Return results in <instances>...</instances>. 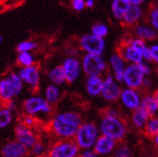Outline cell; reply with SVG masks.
<instances>
[{
  "instance_id": "obj_1",
  "label": "cell",
  "mask_w": 158,
  "mask_h": 157,
  "mask_svg": "<svg viewBox=\"0 0 158 157\" xmlns=\"http://www.w3.org/2000/svg\"><path fill=\"white\" fill-rule=\"evenodd\" d=\"M82 122L80 114L68 110L51 116L48 122V129L57 140H72Z\"/></svg>"
},
{
  "instance_id": "obj_2",
  "label": "cell",
  "mask_w": 158,
  "mask_h": 157,
  "mask_svg": "<svg viewBox=\"0 0 158 157\" xmlns=\"http://www.w3.org/2000/svg\"><path fill=\"white\" fill-rule=\"evenodd\" d=\"M98 125L100 135L112 138L116 142H121L127 134V125L120 117L109 118L101 116Z\"/></svg>"
},
{
  "instance_id": "obj_3",
  "label": "cell",
  "mask_w": 158,
  "mask_h": 157,
  "mask_svg": "<svg viewBox=\"0 0 158 157\" xmlns=\"http://www.w3.org/2000/svg\"><path fill=\"white\" fill-rule=\"evenodd\" d=\"M100 136L98 125L93 122H83L73 138L81 151L91 150Z\"/></svg>"
},
{
  "instance_id": "obj_4",
  "label": "cell",
  "mask_w": 158,
  "mask_h": 157,
  "mask_svg": "<svg viewBox=\"0 0 158 157\" xmlns=\"http://www.w3.org/2000/svg\"><path fill=\"white\" fill-rule=\"evenodd\" d=\"M22 109L25 115L35 117H49L53 113V106L46 99L40 96H33L26 98L22 103Z\"/></svg>"
},
{
  "instance_id": "obj_5",
  "label": "cell",
  "mask_w": 158,
  "mask_h": 157,
  "mask_svg": "<svg viewBox=\"0 0 158 157\" xmlns=\"http://www.w3.org/2000/svg\"><path fill=\"white\" fill-rule=\"evenodd\" d=\"M82 72L88 76H102L106 74L108 63L100 55L85 54L81 60Z\"/></svg>"
},
{
  "instance_id": "obj_6",
  "label": "cell",
  "mask_w": 158,
  "mask_h": 157,
  "mask_svg": "<svg viewBox=\"0 0 158 157\" xmlns=\"http://www.w3.org/2000/svg\"><path fill=\"white\" fill-rule=\"evenodd\" d=\"M81 150L74 140H57L47 151V154L52 157H79Z\"/></svg>"
},
{
  "instance_id": "obj_7",
  "label": "cell",
  "mask_w": 158,
  "mask_h": 157,
  "mask_svg": "<svg viewBox=\"0 0 158 157\" xmlns=\"http://www.w3.org/2000/svg\"><path fill=\"white\" fill-rule=\"evenodd\" d=\"M146 75L139 64H127L123 77V84L125 88L141 90Z\"/></svg>"
},
{
  "instance_id": "obj_8",
  "label": "cell",
  "mask_w": 158,
  "mask_h": 157,
  "mask_svg": "<svg viewBox=\"0 0 158 157\" xmlns=\"http://www.w3.org/2000/svg\"><path fill=\"white\" fill-rule=\"evenodd\" d=\"M79 45L86 54H94L100 56H102L106 48L104 39L94 36L92 33L82 36L79 41Z\"/></svg>"
},
{
  "instance_id": "obj_9",
  "label": "cell",
  "mask_w": 158,
  "mask_h": 157,
  "mask_svg": "<svg viewBox=\"0 0 158 157\" xmlns=\"http://www.w3.org/2000/svg\"><path fill=\"white\" fill-rule=\"evenodd\" d=\"M122 86L111 73H106L103 77V87L101 91V97L109 103H113L118 100L122 93Z\"/></svg>"
},
{
  "instance_id": "obj_10",
  "label": "cell",
  "mask_w": 158,
  "mask_h": 157,
  "mask_svg": "<svg viewBox=\"0 0 158 157\" xmlns=\"http://www.w3.org/2000/svg\"><path fill=\"white\" fill-rule=\"evenodd\" d=\"M142 98H143V95L140 90L124 87L122 90L118 101L125 110L133 112L141 106Z\"/></svg>"
},
{
  "instance_id": "obj_11",
  "label": "cell",
  "mask_w": 158,
  "mask_h": 157,
  "mask_svg": "<svg viewBox=\"0 0 158 157\" xmlns=\"http://www.w3.org/2000/svg\"><path fill=\"white\" fill-rule=\"evenodd\" d=\"M15 140L19 142L21 145H23L28 150H30L38 141L39 135L35 128L25 126L21 122H19L15 127Z\"/></svg>"
},
{
  "instance_id": "obj_12",
  "label": "cell",
  "mask_w": 158,
  "mask_h": 157,
  "mask_svg": "<svg viewBox=\"0 0 158 157\" xmlns=\"http://www.w3.org/2000/svg\"><path fill=\"white\" fill-rule=\"evenodd\" d=\"M62 68L65 72L67 83L73 84L78 80L82 72L81 61H79L76 57H68L62 63Z\"/></svg>"
},
{
  "instance_id": "obj_13",
  "label": "cell",
  "mask_w": 158,
  "mask_h": 157,
  "mask_svg": "<svg viewBox=\"0 0 158 157\" xmlns=\"http://www.w3.org/2000/svg\"><path fill=\"white\" fill-rule=\"evenodd\" d=\"M18 74L21 78L23 84L27 85L29 88L37 90L40 87L41 83V72L40 68L33 65L31 67L20 68L18 72Z\"/></svg>"
},
{
  "instance_id": "obj_14",
  "label": "cell",
  "mask_w": 158,
  "mask_h": 157,
  "mask_svg": "<svg viewBox=\"0 0 158 157\" xmlns=\"http://www.w3.org/2000/svg\"><path fill=\"white\" fill-rule=\"evenodd\" d=\"M29 153L28 148L15 139L8 141L1 147L2 157H26Z\"/></svg>"
},
{
  "instance_id": "obj_15",
  "label": "cell",
  "mask_w": 158,
  "mask_h": 157,
  "mask_svg": "<svg viewBox=\"0 0 158 157\" xmlns=\"http://www.w3.org/2000/svg\"><path fill=\"white\" fill-rule=\"evenodd\" d=\"M117 146H118V142H116L112 138H109L104 135H100L97 140L96 144H94L93 150L98 153L99 157L100 156L107 157L113 154Z\"/></svg>"
},
{
  "instance_id": "obj_16",
  "label": "cell",
  "mask_w": 158,
  "mask_h": 157,
  "mask_svg": "<svg viewBox=\"0 0 158 157\" xmlns=\"http://www.w3.org/2000/svg\"><path fill=\"white\" fill-rule=\"evenodd\" d=\"M108 66L111 69V74L113 75V77L118 83H122L124 69L127 65H126V62L123 60V58L118 54V52L112 54L109 57Z\"/></svg>"
},
{
  "instance_id": "obj_17",
  "label": "cell",
  "mask_w": 158,
  "mask_h": 157,
  "mask_svg": "<svg viewBox=\"0 0 158 157\" xmlns=\"http://www.w3.org/2000/svg\"><path fill=\"white\" fill-rule=\"evenodd\" d=\"M103 87V77L102 76H88L85 82L86 93L91 97H98L101 96Z\"/></svg>"
},
{
  "instance_id": "obj_18",
  "label": "cell",
  "mask_w": 158,
  "mask_h": 157,
  "mask_svg": "<svg viewBox=\"0 0 158 157\" xmlns=\"http://www.w3.org/2000/svg\"><path fill=\"white\" fill-rule=\"evenodd\" d=\"M118 54L121 55L127 64H140V63L144 61L141 53L126 43L122 45L121 48L118 49Z\"/></svg>"
},
{
  "instance_id": "obj_19",
  "label": "cell",
  "mask_w": 158,
  "mask_h": 157,
  "mask_svg": "<svg viewBox=\"0 0 158 157\" xmlns=\"http://www.w3.org/2000/svg\"><path fill=\"white\" fill-rule=\"evenodd\" d=\"M149 118L151 117L147 114V112L145 111V110L143 108L139 107L138 109L135 110V111L131 112L129 121H130L131 125L135 129L144 130Z\"/></svg>"
},
{
  "instance_id": "obj_20",
  "label": "cell",
  "mask_w": 158,
  "mask_h": 157,
  "mask_svg": "<svg viewBox=\"0 0 158 157\" xmlns=\"http://www.w3.org/2000/svg\"><path fill=\"white\" fill-rule=\"evenodd\" d=\"M15 97H17V93L10 81L7 77L2 78L0 80V102L2 105H5L9 101L14 100Z\"/></svg>"
},
{
  "instance_id": "obj_21",
  "label": "cell",
  "mask_w": 158,
  "mask_h": 157,
  "mask_svg": "<svg viewBox=\"0 0 158 157\" xmlns=\"http://www.w3.org/2000/svg\"><path fill=\"white\" fill-rule=\"evenodd\" d=\"M126 43H128L129 45L132 46V48H135L137 51H139L142 56H143L144 61H146L148 63L152 62L151 48H149V46L146 43V42L140 40L138 38H132V39H129V40L126 42Z\"/></svg>"
},
{
  "instance_id": "obj_22",
  "label": "cell",
  "mask_w": 158,
  "mask_h": 157,
  "mask_svg": "<svg viewBox=\"0 0 158 157\" xmlns=\"http://www.w3.org/2000/svg\"><path fill=\"white\" fill-rule=\"evenodd\" d=\"M140 107L143 108L149 117H155L158 114V105L153 93H145L143 96V98H142Z\"/></svg>"
},
{
  "instance_id": "obj_23",
  "label": "cell",
  "mask_w": 158,
  "mask_h": 157,
  "mask_svg": "<svg viewBox=\"0 0 158 157\" xmlns=\"http://www.w3.org/2000/svg\"><path fill=\"white\" fill-rule=\"evenodd\" d=\"M47 78H48L50 84L56 85L58 87L65 85L67 83L65 72H64V70H63L62 66L53 67L48 72V73H47Z\"/></svg>"
},
{
  "instance_id": "obj_24",
  "label": "cell",
  "mask_w": 158,
  "mask_h": 157,
  "mask_svg": "<svg viewBox=\"0 0 158 157\" xmlns=\"http://www.w3.org/2000/svg\"><path fill=\"white\" fill-rule=\"evenodd\" d=\"M61 97H62V93H61L60 87L53 84H49L46 86V88L44 90V97L46 99V101L49 104H51L52 106L57 104L61 99Z\"/></svg>"
},
{
  "instance_id": "obj_25",
  "label": "cell",
  "mask_w": 158,
  "mask_h": 157,
  "mask_svg": "<svg viewBox=\"0 0 158 157\" xmlns=\"http://www.w3.org/2000/svg\"><path fill=\"white\" fill-rule=\"evenodd\" d=\"M142 17V9L140 6L129 5L127 10H126L123 20L126 24H134L136 23Z\"/></svg>"
},
{
  "instance_id": "obj_26",
  "label": "cell",
  "mask_w": 158,
  "mask_h": 157,
  "mask_svg": "<svg viewBox=\"0 0 158 157\" xmlns=\"http://www.w3.org/2000/svg\"><path fill=\"white\" fill-rule=\"evenodd\" d=\"M135 36L142 41H153L156 39L157 34L156 31L146 25H139L135 28Z\"/></svg>"
},
{
  "instance_id": "obj_27",
  "label": "cell",
  "mask_w": 158,
  "mask_h": 157,
  "mask_svg": "<svg viewBox=\"0 0 158 157\" xmlns=\"http://www.w3.org/2000/svg\"><path fill=\"white\" fill-rule=\"evenodd\" d=\"M13 120V112H11L5 105L0 106V129H4L9 126Z\"/></svg>"
},
{
  "instance_id": "obj_28",
  "label": "cell",
  "mask_w": 158,
  "mask_h": 157,
  "mask_svg": "<svg viewBox=\"0 0 158 157\" xmlns=\"http://www.w3.org/2000/svg\"><path fill=\"white\" fill-rule=\"evenodd\" d=\"M128 6L129 5L123 3L121 0H113V2L111 4V10L114 17L118 20H123Z\"/></svg>"
},
{
  "instance_id": "obj_29",
  "label": "cell",
  "mask_w": 158,
  "mask_h": 157,
  "mask_svg": "<svg viewBox=\"0 0 158 157\" xmlns=\"http://www.w3.org/2000/svg\"><path fill=\"white\" fill-rule=\"evenodd\" d=\"M144 132L148 137L152 138L158 134V116L149 118L144 128Z\"/></svg>"
},
{
  "instance_id": "obj_30",
  "label": "cell",
  "mask_w": 158,
  "mask_h": 157,
  "mask_svg": "<svg viewBox=\"0 0 158 157\" xmlns=\"http://www.w3.org/2000/svg\"><path fill=\"white\" fill-rule=\"evenodd\" d=\"M7 78H8V80L10 81V83L12 84L13 88L15 89L17 96H19L22 92L23 87H24V84H23L19 75L18 74V72H10L7 75Z\"/></svg>"
},
{
  "instance_id": "obj_31",
  "label": "cell",
  "mask_w": 158,
  "mask_h": 157,
  "mask_svg": "<svg viewBox=\"0 0 158 157\" xmlns=\"http://www.w3.org/2000/svg\"><path fill=\"white\" fill-rule=\"evenodd\" d=\"M18 63L21 68L31 67L34 65V56L30 52H21L18 56Z\"/></svg>"
},
{
  "instance_id": "obj_32",
  "label": "cell",
  "mask_w": 158,
  "mask_h": 157,
  "mask_svg": "<svg viewBox=\"0 0 158 157\" xmlns=\"http://www.w3.org/2000/svg\"><path fill=\"white\" fill-rule=\"evenodd\" d=\"M112 155L113 157H132V150L126 144H118Z\"/></svg>"
},
{
  "instance_id": "obj_33",
  "label": "cell",
  "mask_w": 158,
  "mask_h": 157,
  "mask_svg": "<svg viewBox=\"0 0 158 157\" xmlns=\"http://www.w3.org/2000/svg\"><path fill=\"white\" fill-rule=\"evenodd\" d=\"M29 152L32 154V156H34V157H43L45 154H47L46 147H45L44 143L41 140H39L38 142L30 148Z\"/></svg>"
},
{
  "instance_id": "obj_34",
  "label": "cell",
  "mask_w": 158,
  "mask_h": 157,
  "mask_svg": "<svg viewBox=\"0 0 158 157\" xmlns=\"http://www.w3.org/2000/svg\"><path fill=\"white\" fill-rule=\"evenodd\" d=\"M108 27L103 23H97L92 27V34L99 38H103L108 35Z\"/></svg>"
},
{
  "instance_id": "obj_35",
  "label": "cell",
  "mask_w": 158,
  "mask_h": 157,
  "mask_svg": "<svg viewBox=\"0 0 158 157\" xmlns=\"http://www.w3.org/2000/svg\"><path fill=\"white\" fill-rule=\"evenodd\" d=\"M37 43L34 42H31V41H25V42H21L20 43H19L17 50L21 53V52H30L34 49L37 48Z\"/></svg>"
},
{
  "instance_id": "obj_36",
  "label": "cell",
  "mask_w": 158,
  "mask_h": 157,
  "mask_svg": "<svg viewBox=\"0 0 158 157\" xmlns=\"http://www.w3.org/2000/svg\"><path fill=\"white\" fill-rule=\"evenodd\" d=\"M22 124H24L25 126H28V127H32V128H35L36 124L38 122V119H36L35 117H32V116H29V115H23L20 119V122Z\"/></svg>"
},
{
  "instance_id": "obj_37",
  "label": "cell",
  "mask_w": 158,
  "mask_h": 157,
  "mask_svg": "<svg viewBox=\"0 0 158 157\" xmlns=\"http://www.w3.org/2000/svg\"><path fill=\"white\" fill-rule=\"evenodd\" d=\"M149 21H151L152 28L158 31V8L153 9L149 14Z\"/></svg>"
},
{
  "instance_id": "obj_38",
  "label": "cell",
  "mask_w": 158,
  "mask_h": 157,
  "mask_svg": "<svg viewBox=\"0 0 158 157\" xmlns=\"http://www.w3.org/2000/svg\"><path fill=\"white\" fill-rule=\"evenodd\" d=\"M102 116L109 117V118H118V117H120V113H118V110L117 108L110 106V107H107L103 110Z\"/></svg>"
},
{
  "instance_id": "obj_39",
  "label": "cell",
  "mask_w": 158,
  "mask_h": 157,
  "mask_svg": "<svg viewBox=\"0 0 158 157\" xmlns=\"http://www.w3.org/2000/svg\"><path fill=\"white\" fill-rule=\"evenodd\" d=\"M140 67H141V69L143 70V72L146 76H151L152 73V68L151 67V65L148 64V62L146 61H143L142 63H140Z\"/></svg>"
},
{
  "instance_id": "obj_40",
  "label": "cell",
  "mask_w": 158,
  "mask_h": 157,
  "mask_svg": "<svg viewBox=\"0 0 158 157\" xmlns=\"http://www.w3.org/2000/svg\"><path fill=\"white\" fill-rule=\"evenodd\" d=\"M149 48H151L152 62H154L155 64L158 66V43L152 44L151 46H149Z\"/></svg>"
},
{
  "instance_id": "obj_41",
  "label": "cell",
  "mask_w": 158,
  "mask_h": 157,
  "mask_svg": "<svg viewBox=\"0 0 158 157\" xmlns=\"http://www.w3.org/2000/svg\"><path fill=\"white\" fill-rule=\"evenodd\" d=\"M152 85H153V80L152 79V77L146 76L143 81V85H142V90H145V91L151 90L152 88Z\"/></svg>"
},
{
  "instance_id": "obj_42",
  "label": "cell",
  "mask_w": 158,
  "mask_h": 157,
  "mask_svg": "<svg viewBox=\"0 0 158 157\" xmlns=\"http://www.w3.org/2000/svg\"><path fill=\"white\" fill-rule=\"evenodd\" d=\"M79 157H99L98 155V153L94 151L93 148L91 150H84L80 151V154H79Z\"/></svg>"
},
{
  "instance_id": "obj_43",
  "label": "cell",
  "mask_w": 158,
  "mask_h": 157,
  "mask_svg": "<svg viewBox=\"0 0 158 157\" xmlns=\"http://www.w3.org/2000/svg\"><path fill=\"white\" fill-rule=\"evenodd\" d=\"M72 4L75 11H81L85 7V0H73Z\"/></svg>"
},
{
  "instance_id": "obj_44",
  "label": "cell",
  "mask_w": 158,
  "mask_h": 157,
  "mask_svg": "<svg viewBox=\"0 0 158 157\" xmlns=\"http://www.w3.org/2000/svg\"><path fill=\"white\" fill-rule=\"evenodd\" d=\"M5 106H6L8 109H9L11 112L15 111V110H17V107H18L17 102H15V100H11V101H9V102H7V103L5 104Z\"/></svg>"
},
{
  "instance_id": "obj_45",
  "label": "cell",
  "mask_w": 158,
  "mask_h": 157,
  "mask_svg": "<svg viewBox=\"0 0 158 157\" xmlns=\"http://www.w3.org/2000/svg\"><path fill=\"white\" fill-rule=\"evenodd\" d=\"M145 2H146V0H130V4L135 5V6H140L142 4H144Z\"/></svg>"
},
{
  "instance_id": "obj_46",
  "label": "cell",
  "mask_w": 158,
  "mask_h": 157,
  "mask_svg": "<svg viewBox=\"0 0 158 157\" xmlns=\"http://www.w3.org/2000/svg\"><path fill=\"white\" fill-rule=\"evenodd\" d=\"M94 0H86L85 1V6L89 7V8H92L94 7Z\"/></svg>"
},
{
  "instance_id": "obj_47",
  "label": "cell",
  "mask_w": 158,
  "mask_h": 157,
  "mask_svg": "<svg viewBox=\"0 0 158 157\" xmlns=\"http://www.w3.org/2000/svg\"><path fill=\"white\" fill-rule=\"evenodd\" d=\"M153 96H154V97H155V100H156L157 105H158V88H156L155 91L153 92Z\"/></svg>"
},
{
  "instance_id": "obj_48",
  "label": "cell",
  "mask_w": 158,
  "mask_h": 157,
  "mask_svg": "<svg viewBox=\"0 0 158 157\" xmlns=\"http://www.w3.org/2000/svg\"><path fill=\"white\" fill-rule=\"evenodd\" d=\"M152 140H153V143H154V145L158 147V134H157V135H155V136L152 138Z\"/></svg>"
},
{
  "instance_id": "obj_49",
  "label": "cell",
  "mask_w": 158,
  "mask_h": 157,
  "mask_svg": "<svg viewBox=\"0 0 158 157\" xmlns=\"http://www.w3.org/2000/svg\"><path fill=\"white\" fill-rule=\"evenodd\" d=\"M121 1L126 5H130V0H121Z\"/></svg>"
},
{
  "instance_id": "obj_50",
  "label": "cell",
  "mask_w": 158,
  "mask_h": 157,
  "mask_svg": "<svg viewBox=\"0 0 158 157\" xmlns=\"http://www.w3.org/2000/svg\"><path fill=\"white\" fill-rule=\"evenodd\" d=\"M43 157H52V156H50V155H48V154H45V155L43 156Z\"/></svg>"
},
{
  "instance_id": "obj_51",
  "label": "cell",
  "mask_w": 158,
  "mask_h": 157,
  "mask_svg": "<svg viewBox=\"0 0 158 157\" xmlns=\"http://www.w3.org/2000/svg\"><path fill=\"white\" fill-rule=\"evenodd\" d=\"M156 76H157V79H158V68L156 69Z\"/></svg>"
},
{
  "instance_id": "obj_52",
  "label": "cell",
  "mask_w": 158,
  "mask_h": 157,
  "mask_svg": "<svg viewBox=\"0 0 158 157\" xmlns=\"http://www.w3.org/2000/svg\"><path fill=\"white\" fill-rule=\"evenodd\" d=\"M2 43V37H1V35H0V43Z\"/></svg>"
}]
</instances>
